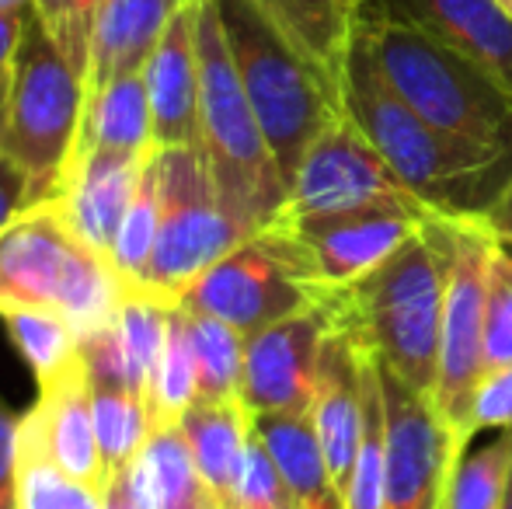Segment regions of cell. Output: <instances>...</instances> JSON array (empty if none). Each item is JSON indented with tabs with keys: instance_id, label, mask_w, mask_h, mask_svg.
I'll return each instance as SVG.
<instances>
[{
	"instance_id": "obj_1",
	"label": "cell",
	"mask_w": 512,
	"mask_h": 509,
	"mask_svg": "<svg viewBox=\"0 0 512 509\" xmlns=\"http://www.w3.org/2000/svg\"><path fill=\"white\" fill-rule=\"evenodd\" d=\"M342 112L432 217L485 220L509 189L512 147L474 143L418 119L384 81L356 21L342 67Z\"/></svg>"
},
{
	"instance_id": "obj_2",
	"label": "cell",
	"mask_w": 512,
	"mask_h": 509,
	"mask_svg": "<svg viewBox=\"0 0 512 509\" xmlns=\"http://www.w3.org/2000/svg\"><path fill=\"white\" fill-rule=\"evenodd\" d=\"M331 332L345 335L359 353H370L415 394L432 401L439 377L443 328V272L429 231L391 255L363 279L317 300Z\"/></svg>"
},
{
	"instance_id": "obj_3",
	"label": "cell",
	"mask_w": 512,
	"mask_h": 509,
	"mask_svg": "<svg viewBox=\"0 0 512 509\" xmlns=\"http://www.w3.org/2000/svg\"><path fill=\"white\" fill-rule=\"evenodd\" d=\"M126 293L112 262L91 252L49 199L28 206L0 231V318L53 311L88 346L119 321Z\"/></svg>"
},
{
	"instance_id": "obj_4",
	"label": "cell",
	"mask_w": 512,
	"mask_h": 509,
	"mask_svg": "<svg viewBox=\"0 0 512 509\" xmlns=\"http://www.w3.org/2000/svg\"><path fill=\"white\" fill-rule=\"evenodd\" d=\"M199 129V150L230 220L248 238L276 224L290 185L244 95L213 0H199Z\"/></svg>"
},
{
	"instance_id": "obj_5",
	"label": "cell",
	"mask_w": 512,
	"mask_h": 509,
	"mask_svg": "<svg viewBox=\"0 0 512 509\" xmlns=\"http://www.w3.org/2000/svg\"><path fill=\"white\" fill-rule=\"evenodd\" d=\"M213 4L244 95L290 185L307 147L342 112V91L293 46L290 35L258 4L251 0H213Z\"/></svg>"
},
{
	"instance_id": "obj_6",
	"label": "cell",
	"mask_w": 512,
	"mask_h": 509,
	"mask_svg": "<svg viewBox=\"0 0 512 509\" xmlns=\"http://www.w3.org/2000/svg\"><path fill=\"white\" fill-rule=\"evenodd\" d=\"M391 91L443 133L512 147V98L474 60L436 35L380 14H352Z\"/></svg>"
},
{
	"instance_id": "obj_7",
	"label": "cell",
	"mask_w": 512,
	"mask_h": 509,
	"mask_svg": "<svg viewBox=\"0 0 512 509\" xmlns=\"http://www.w3.org/2000/svg\"><path fill=\"white\" fill-rule=\"evenodd\" d=\"M84 98H88L84 77L56 49L39 14L32 11L7 77L4 133V154H11L28 171L32 206L46 203L56 192V182L74 154Z\"/></svg>"
},
{
	"instance_id": "obj_8",
	"label": "cell",
	"mask_w": 512,
	"mask_h": 509,
	"mask_svg": "<svg viewBox=\"0 0 512 509\" xmlns=\"http://www.w3.org/2000/svg\"><path fill=\"white\" fill-rule=\"evenodd\" d=\"M425 231L436 245L443 272V328L432 408L460 436L471 391L485 377V300L495 234L485 227V220L443 217L425 220Z\"/></svg>"
},
{
	"instance_id": "obj_9",
	"label": "cell",
	"mask_w": 512,
	"mask_h": 509,
	"mask_svg": "<svg viewBox=\"0 0 512 509\" xmlns=\"http://www.w3.org/2000/svg\"><path fill=\"white\" fill-rule=\"evenodd\" d=\"M157 171H161V224H157L147 283L136 293L178 307L185 290L209 265L248 241V234L223 210L199 147H157Z\"/></svg>"
},
{
	"instance_id": "obj_10",
	"label": "cell",
	"mask_w": 512,
	"mask_h": 509,
	"mask_svg": "<svg viewBox=\"0 0 512 509\" xmlns=\"http://www.w3.org/2000/svg\"><path fill=\"white\" fill-rule=\"evenodd\" d=\"M317 283L297 241L269 224L227 252L185 290L182 311L209 314L251 339L262 328L317 307Z\"/></svg>"
},
{
	"instance_id": "obj_11",
	"label": "cell",
	"mask_w": 512,
	"mask_h": 509,
	"mask_svg": "<svg viewBox=\"0 0 512 509\" xmlns=\"http://www.w3.org/2000/svg\"><path fill=\"white\" fill-rule=\"evenodd\" d=\"M352 210H405L432 217L422 203L398 182L387 161L356 129L345 112H338L324 133L307 147L297 175L290 182L283 220L328 217Z\"/></svg>"
},
{
	"instance_id": "obj_12",
	"label": "cell",
	"mask_w": 512,
	"mask_h": 509,
	"mask_svg": "<svg viewBox=\"0 0 512 509\" xmlns=\"http://www.w3.org/2000/svg\"><path fill=\"white\" fill-rule=\"evenodd\" d=\"M377 360V356H373ZM384 419H387V496L384 509H439L460 436L439 419L429 398L405 387L384 363Z\"/></svg>"
},
{
	"instance_id": "obj_13",
	"label": "cell",
	"mask_w": 512,
	"mask_h": 509,
	"mask_svg": "<svg viewBox=\"0 0 512 509\" xmlns=\"http://www.w3.org/2000/svg\"><path fill=\"white\" fill-rule=\"evenodd\" d=\"M429 217L405 210H352V213H328V217H300V220H276L304 255L317 293L342 290V286L363 279L377 265L415 238ZM317 297V300H321Z\"/></svg>"
},
{
	"instance_id": "obj_14",
	"label": "cell",
	"mask_w": 512,
	"mask_h": 509,
	"mask_svg": "<svg viewBox=\"0 0 512 509\" xmlns=\"http://www.w3.org/2000/svg\"><path fill=\"white\" fill-rule=\"evenodd\" d=\"M331 332L321 307L300 311L286 321L262 328L244 346L241 401L251 415L310 412L317 360Z\"/></svg>"
},
{
	"instance_id": "obj_15",
	"label": "cell",
	"mask_w": 512,
	"mask_h": 509,
	"mask_svg": "<svg viewBox=\"0 0 512 509\" xmlns=\"http://www.w3.org/2000/svg\"><path fill=\"white\" fill-rule=\"evenodd\" d=\"M150 154H126L105 147H74L49 203L63 224L102 258L112 255L119 227L126 220Z\"/></svg>"
},
{
	"instance_id": "obj_16",
	"label": "cell",
	"mask_w": 512,
	"mask_h": 509,
	"mask_svg": "<svg viewBox=\"0 0 512 509\" xmlns=\"http://www.w3.org/2000/svg\"><path fill=\"white\" fill-rule=\"evenodd\" d=\"M359 14L405 21L450 42L512 98V18L495 0H370Z\"/></svg>"
},
{
	"instance_id": "obj_17",
	"label": "cell",
	"mask_w": 512,
	"mask_h": 509,
	"mask_svg": "<svg viewBox=\"0 0 512 509\" xmlns=\"http://www.w3.org/2000/svg\"><path fill=\"white\" fill-rule=\"evenodd\" d=\"M140 74L157 147H199V0L171 18Z\"/></svg>"
},
{
	"instance_id": "obj_18",
	"label": "cell",
	"mask_w": 512,
	"mask_h": 509,
	"mask_svg": "<svg viewBox=\"0 0 512 509\" xmlns=\"http://www.w3.org/2000/svg\"><path fill=\"white\" fill-rule=\"evenodd\" d=\"M310 419H314L331 478L338 492H345L359 454V440H363V356L338 332H328L321 346L314 394H310Z\"/></svg>"
},
{
	"instance_id": "obj_19",
	"label": "cell",
	"mask_w": 512,
	"mask_h": 509,
	"mask_svg": "<svg viewBox=\"0 0 512 509\" xmlns=\"http://www.w3.org/2000/svg\"><path fill=\"white\" fill-rule=\"evenodd\" d=\"M32 415L39 422L49 461L102 496L108 478H105L102 450H98L84 349L60 377H53L49 384L39 387V401L32 405Z\"/></svg>"
},
{
	"instance_id": "obj_20",
	"label": "cell",
	"mask_w": 512,
	"mask_h": 509,
	"mask_svg": "<svg viewBox=\"0 0 512 509\" xmlns=\"http://www.w3.org/2000/svg\"><path fill=\"white\" fill-rule=\"evenodd\" d=\"M192 0H98L91 32L88 91L122 74H140L164 28Z\"/></svg>"
},
{
	"instance_id": "obj_21",
	"label": "cell",
	"mask_w": 512,
	"mask_h": 509,
	"mask_svg": "<svg viewBox=\"0 0 512 509\" xmlns=\"http://www.w3.org/2000/svg\"><path fill=\"white\" fill-rule=\"evenodd\" d=\"M192 461L199 468L209 499L220 509H234V489L241 475L255 415L244 401H196L178 422Z\"/></svg>"
},
{
	"instance_id": "obj_22",
	"label": "cell",
	"mask_w": 512,
	"mask_h": 509,
	"mask_svg": "<svg viewBox=\"0 0 512 509\" xmlns=\"http://www.w3.org/2000/svg\"><path fill=\"white\" fill-rule=\"evenodd\" d=\"M255 433L283 471L297 509H342V492L328 471L310 412L255 415Z\"/></svg>"
},
{
	"instance_id": "obj_23",
	"label": "cell",
	"mask_w": 512,
	"mask_h": 509,
	"mask_svg": "<svg viewBox=\"0 0 512 509\" xmlns=\"http://www.w3.org/2000/svg\"><path fill=\"white\" fill-rule=\"evenodd\" d=\"M122 475L143 509H220L209 499L196 461H192V450L178 426L154 429Z\"/></svg>"
},
{
	"instance_id": "obj_24",
	"label": "cell",
	"mask_w": 512,
	"mask_h": 509,
	"mask_svg": "<svg viewBox=\"0 0 512 509\" xmlns=\"http://www.w3.org/2000/svg\"><path fill=\"white\" fill-rule=\"evenodd\" d=\"M74 147H105L126 150V154H150V150H157L143 74L112 77V81L88 91Z\"/></svg>"
},
{
	"instance_id": "obj_25",
	"label": "cell",
	"mask_w": 512,
	"mask_h": 509,
	"mask_svg": "<svg viewBox=\"0 0 512 509\" xmlns=\"http://www.w3.org/2000/svg\"><path fill=\"white\" fill-rule=\"evenodd\" d=\"M258 4L310 63L324 70L342 91L345 49L352 35V14L342 0H251Z\"/></svg>"
},
{
	"instance_id": "obj_26",
	"label": "cell",
	"mask_w": 512,
	"mask_h": 509,
	"mask_svg": "<svg viewBox=\"0 0 512 509\" xmlns=\"http://www.w3.org/2000/svg\"><path fill=\"white\" fill-rule=\"evenodd\" d=\"M91 412H95L105 478L112 482L115 475H122L136 461L143 443L154 433V422H150L147 401L140 394L112 381H91Z\"/></svg>"
},
{
	"instance_id": "obj_27",
	"label": "cell",
	"mask_w": 512,
	"mask_h": 509,
	"mask_svg": "<svg viewBox=\"0 0 512 509\" xmlns=\"http://www.w3.org/2000/svg\"><path fill=\"white\" fill-rule=\"evenodd\" d=\"M363 356V440L352 464L349 485L342 492V509H384L387 496V419L380 367L370 353Z\"/></svg>"
},
{
	"instance_id": "obj_28",
	"label": "cell",
	"mask_w": 512,
	"mask_h": 509,
	"mask_svg": "<svg viewBox=\"0 0 512 509\" xmlns=\"http://www.w3.org/2000/svg\"><path fill=\"white\" fill-rule=\"evenodd\" d=\"M512 478V429H502L492 440L460 447L446 478L439 509H502Z\"/></svg>"
},
{
	"instance_id": "obj_29",
	"label": "cell",
	"mask_w": 512,
	"mask_h": 509,
	"mask_svg": "<svg viewBox=\"0 0 512 509\" xmlns=\"http://www.w3.org/2000/svg\"><path fill=\"white\" fill-rule=\"evenodd\" d=\"M18 447V509H105L95 489H88L49 461L32 408L21 412Z\"/></svg>"
},
{
	"instance_id": "obj_30",
	"label": "cell",
	"mask_w": 512,
	"mask_h": 509,
	"mask_svg": "<svg viewBox=\"0 0 512 509\" xmlns=\"http://www.w3.org/2000/svg\"><path fill=\"white\" fill-rule=\"evenodd\" d=\"M196 401H199L196 349H192L185 311L175 307V311H171L168 342H164V353H161V360H157L154 381H150V394H147L150 422H154V429L178 426L182 415L189 412Z\"/></svg>"
},
{
	"instance_id": "obj_31",
	"label": "cell",
	"mask_w": 512,
	"mask_h": 509,
	"mask_svg": "<svg viewBox=\"0 0 512 509\" xmlns=\"http://www.w3.org/2000/svg\"><path fill=\"white\" fill-rule=\"evenodd\" d=\"M157 224H161V171H157V150H154V157L143 168L133 206H129L126 220L119 227L112 255H108V262L119 272V279L126 283L129 293L143 290V283H147V269L157 245Z\"/></svg>"
},
{
	"instance_id": "obj_32",
	"label": "cell",
	"mask_w": 512,
	"mask_h": 509,
	"mask_svg": "<svg viewBox=\"0 0 512 509\" xmlns=\"http://www.w3.org/2000/svg\"><path fill=\"white\" fill-rule=\"evenodd\" d=\"M196 349L199 367V401H241V377H244V339L227 321L209 318V314L185 311Z\"/></svg>"
},
{
	"instance_id": "obj_33",
	"label": "cell",
	"mask_w": 512,
	"mask_h": 509,
	"mask_svg": "<svg viewBox=\"0 0 512 509\" xmlns=\"http://www.w3.org/2000/svg\"><path fill=\"white\" fill-rule=\"evenodd\" d=\"M4 325L39 387L60 377L81 356V342L53 311H11L4 314Z\"/></svg>"
},
{
	"instance_id": "obj_34",
	"label": "cell",
	"mask_w": 512,
	"mask_h": 509,
	"mask_svg": "<svg viewBox=\"0 0 512 509\" xmlns=\"http://www.w3.org/2000/svg\"><path fill=\"white\" fill-rule=\"evenodd\" d=\"M512 367V252L495 238L488 258L485 300V374Z\"/></svg>"
},
{
	"instance_id": "obj_35",
	"label": "cell",
	"mask_w": 512,
	"mask_h": 509,
	"mask_svg": "<svg viewBox=\"0 0 512 509\" xmlns=\"http://www.w3.org/2000/svg\"><path fill=\"white\" fill-rule=\"evenodd\" d=\"M42 28L56 42L63 56L74 63V70L88 84V63H91V32H95V11L98 0H32Z\"/></svg>"
},
{
	"instance_id": "obj_36",
	"label": "cell",
	"mask_w": 512,
	"mask_h": 509,
	"mask_svg": "<svg viewBox=\"0 0 512 509\" xmlns=\"http://www.w3.org/2000/svg\"><path fill=\"white\" fill-rule=\"evenodd\" d=\"M234 509H297L283 471L272 461V454L265 450V443L258 440L255 429H251L241 475H237Z\"/></svg>"
},
{
	"instance_id": "obj_37",
	"label": "cell",
	"mask_w": 512,
	"mask_h": 509,
	"mask_svg": "<svg viewBox=\"0 0 512 509\" xmlns=\"http://www.w3.org/2000/svg\"><path fill=\"white\" fill-rule=\"evenodd\" d=\"M512 429V367L492 370L478 381L467 401L464 429H460V440L471 443L481 433H502Z\"/></svg>"
},
{
	"instance_id": "obj_38",
	"label": "cell",
	"mask_w": 512,
	"mask_h": 509,
	"mask_svg": "<svg viewBox=\"0 0 512 509\" xmlns=\"http://www.w3.org/2000/svg\"><path fill=\"white\" fill-rule=\"evenodd\" d=\"M21 415L0 398V509H18Z\"/></svg>"
},
{
	"instance_id": "obj_39",
	"label": "cell",
	"mask_w": 512,
	"mask_h": 509,
	"mask_svg": "<svg viewBox=\"0 0 512 509\" xmlns=\"http://www.w3.org/2000/svg\"><path fill=\"white\" fill-rule=\"evenodd\" d=\"M28 206H32V182H28V171L21 168L11 154L0 150V231H4L18 213H25Z\"/></svg>"
},
{
	"instance_id": "obj_40",
	"label": "cell",
	"mask_w": 512,
	"mask_h": 509,
	"mask_svg": "<svg viewBox=\"0 0 512 509\" xmlns=\"http://www.w3.org/2000/svg\"><path fill=\"white\" fill-rule=\"evenodd\" d=\"M35 11V7H32ZM32 11H0V81L11 77V63L18 53L21 32H25V21Z\"/></svg>"
},
{
	"instance_id": "obj_41",
	"label": "cell",
	"mask_w": 512,
	"mask_h": 509,
	"mask_svg": "<svg viewBox=\"0 0 512 509\" xmlns=\"http://www.w3.org/2000/svg\"><path fill=\"white\" fill-rule=\"evenodd\" d=\"M485 227L502 241V245H512V182L509 189L502 192V199L492 206V213L485 217Z\"/></svg>"
},
{
	"instance_id": "obj_42",
	"label": "cell",
	"mask_w": 512,
	"mask_h": 509,
	"mask_svg": "<svg viewBox=\"0 0 512 509\" xmlns=\"http://www.w3.org/2000/svg\"><path fill=\"white\" fill-rule=\"evenodd\" d=\"M102 506H105V509H143V506L133 499V492H129L126 475H115L112 482L105 485V492H102Z\"/></svg>"
},
{
	"instance_id": "obj_43",
	"label": "cell",
	"mask_w": 512,
	"mask_h": 509,
	"mask_svg": "<svg viewBox=\"0 0 512 509\" xmlns=\"http://www.w3.org/2000/svg\"><path fill=\"white\" fill-rule=\"evenodd\" d=\"M4 133H7V81H0V150H4Z\"/></svg>"
},
{
	"instance_id": "obj_44",
	"label": "cell",
	"mask_w": 512,
	"mask_h": 509,
	"mask_svg": "<svg viewBox=\"0 0 512 509\" xmlns=\"http://www.w3.org/2000/svg\"><path fill=\"white\" fill-rule=\"evenodd\" d=\"M0 11H32V0H0Z\"/></svg>"
},
{
	"instance_id": "obj_45",
	"label": "cell",
	"mask_w": 512,
	"mask_h": 509,
	"mask_svg": "<svg viewBox=\"0 0 512 509\" xmlns=\"http://www.w3.org/2000/svg\"><path fill=\"white\" fill-rule=\"evenodd\" d=\"M342 4H345V11H349V14H359L366 4H370V0H342Z\"/></svg>"
},
{
	"instance_id": "obj_46",
	"label": "cell",
	"mask_w": 512,
	"mask_h": 509,
	"mask_svg": "<svg viewBox=\"0 0 512 509\" xmlns=\"http://www.w3.org/2000/svg\"><path fill=\"white\" fill-rule=\"evenodd\" d=\"M495 4H499V7H502V11H506V14H509V18H512V0H495Z\"/></svg>"
},
{
	"instance_id": "obj_47",
	"label": "cell",
	"mask_w": 512,
	"mask_h": 509,
	"mask_svg": "<svg viewBox=\"0 0 512 509\" xmlns=\"http://www.w3.org/2000/svg\"><path fill=\"white\" fill-rule=\"evenodd\" d=\"M502 509H512V485H509V492H506V506Z\"/></svg>"
},
{
	"instance_id": "obj_48",
	"label": "cell",
	"mask_w": 512,
	"mask_h": 509,
	"mask_svg": "<svg viewBox=\"0 0 512 509\" xmlns=\"http://www.w3.org/2000/svg\"><path fill=\"white\" fill-rule=\"evenodd\" d=\"M506 248H509V252H512V245H506Z\"/></svg>"
},
{
	"instance_id": "obj_49",
	"label": "cell",
	"mask_w": 512,
	"mask_h": 509,
	"mask_svg": "<svg viewBox=\"0 0 512 509\" xmlns=\"http://www.w3.org/2000/svg\"><path fill=\"white\" fill-rule=\"evenodd\" d=\"M509 485H512V478H509Z\"/></svg>"
}]
</instances>
